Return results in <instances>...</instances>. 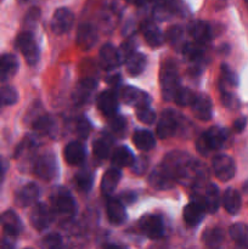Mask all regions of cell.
Here are the masks:
<instances>
[{"label": "cell", "mask_w": 248, "mask_h": 249, "mask_svg": "<svg viewBox=\"0 0 248 249\" xmlns=\"http://www.w3.org/2000/svg\"><path fill=\"white\" fill-rule=\"evenodd\" d=\"M107 218L112 225H122L126 219V212L123 203L111 198L107 202Z\"/></svg>", "instance_id": "obj_21"}, {"label": "cell", "mask_w": 248, "mask_h": 249, "mask_svg": "<svg viewBox=\"0 0 248 249\" xmlns=\"http://www.w3.org/2000/svg\"><path fill=\"white\" fill-rule=\"evenodd\" d=\"M121 172L118 168H109L105 175L102 177L101 181V191L105 196H109L113 194L114 190L118 186V182L121 180Z\"/></svg>", "instance_id": "obj_25"}, {"label": "cell", "mask_w": 248, "mask_h": 249, "mask_svg": "<svg viewBox=\"0 0 248 249\" xmlns=\"http://www.w3.org/2000/svg\"><path fill=\"white\" fill-rule=\"evenodd\" d=\"M74 22V16L72 11L66 7H60L53 14V19H51V29L55 34H63L70 31Z\"/></svg>", "instance_id": "obj_9"}, {"label": "cell", "mask_w": 248, "mask_h": 249, "mask_svg": "<svg viewBox=\"0 0 248 249\" xmlns=\"http://www.w3.org/2000/svg\"><path fill=\"white\" fill-rule=\"evenodd\" d=\"M96 41V32L90 24H82L78 31L77 43L83 49H90Z\"/></svg>", "instance_id": "obj_30"}, {"label": "cell", "mask_w": 248, "mask_h": 249, "mask_svg": "<svg viewBox=\"0 0 248 249\" xmlns=\"http://www.w3.org/2000/svg\"><path fill=\"white\" fill-rule=\"evenodd\" d=\"M141 31H142L146 43L152 48H158L164 41V34L152 22H143Z\"/></svg>", "instance_id": "obj_20"}, {"label": "cell", "mask_w": 248, "mask_h": 249, "mask_svg": "<svg viewBox=\"0 0 248 249\" xmlns=\"http://www.w3.org/2000/svg\"><path fill=\"white\" fill-rule=\"evenodd\" d=\"M53 219V212L44 203H38L36 206H34L31 212V215H29L31 225L38 231H43L45 229H48L50 226Z\"/></svg>", "instance_id": "obj_7"}, {"label": "cell", "mask_w": 248, "mask_h": 249, "mask_svg": "<svg viewBox=\"0 0 248 249\" xmlns=\"http://www.w3.org/2000/svg\"><path fill=\"white\" fill-rule=\"evenodd\" d=\"M62 240H61V236L57 233H51L48 235L43 240V246L46 248H56L61 245Z\"/></svg>", "instance_id": "obj_43"}, {"label": "cell", "mask_w": 248, "mask_h": 249, "mask_svg": "<svg viewBox=\"0 0 248 249\" xmlns=\"http://www.w3.org/2000/svg\"><path fill=\"white\" fill-rule=\"evenodd\" d=\"M18 100V94L10 85L0 87V106H11Z\"/></svg>", "instance_id": "obj_34"}, {"label": "cell", "mask_w": 248, "mask_h": 249, "mask_svg": "<svg viewBox=\"0 0 248 249\" xmlns=\"http://www.w3.org/2000/svg\"><path fill=\"white\" fill-rule=\"evenodd\" d=\"M107 82H108V84L112 85V87H113V85L114 87H117L119 83V75H114V77L108 78V79H107Z\"/></svg>", "instance_id": "obj_48"}, {"label": "cell", "mask_w": 248, "mask_h": 249, "mask_svg": "<svg viewBox=\"0 0 248 249\" xmlns=\"http://www.w3.org/2000/svg\"><path fill=\"white\" fill-rule=\"evenodd\" d=\"M0 225L4 229V232L17 237L22 231V223L18 215L12 211H6L0 215Z\"/></svg>", "instance_id": "obj_18"}, {"label": "cell", "mask_w": 248, "mask_h": 249, "mask_svg": "<svg viewBox=\"0 0 248 249\" xmlns=\"http://www.w3.org/2000/svg\"><path fill=\"white\" fill-rule=\"evenodd\" d=\"M96 89V82L92 79H85L83 82L79 83L78 88L75 89L74 95H73V99L77 102L78 105H82L84 102L88 101V99L90 97L91 92Z\"/></svg>", "instance_id": "obj_28"}, {"label": "cell", "mask_w": 248, "mask_h": 249, "mask_svg": "<svg viewBox=\"0 0 248 249\" xmlns=\"http://www.w3.org/2000/svg\"><path fill=\"white\" fill-rule=\"evenodd\" d=\"M203 241L207 246L209 247H218L221 242H223V231L218 228L208 229L206 232L203 233Z\"/></svg>", "instance_id": "obj_35"}, {"label": "cell", "mask_w": 248, "mask_h": 249, "mask_svg": "<svg viewBox=\"0 0 248 249\" xmlns=\"http://www.w3.org/2000/svg\"><path fill=\"white\" fill-rule=\"evenodd\" d=\"M51 126H53V121H51L50 117H48V116L39 117V118L36 119L33 124V128L41 134L49 133L51 129Z\"/></svg>", "instance_id": "obj_39"}, {"label": "cell", "mask_w": 248, "mask_h": 249, "mask_svg": "<svg viewBox=\"0 0 248 249\" xmlns=\"http://www.w3.org/2000/svg\"><path fill=\"white\" fill-rule=\"evenodd\" d=\"M5 168H6V165H5V160H2L1 157H0V178H1L2 175H4Z\"/></svg>", "instance_id": "obj_49"}, {"label": "cell", "mask_w": 248, "mask_h": 249, "mask_svg": "<svg viewBox=\"0 0 248 249\" xmlns=\"http://www.w3.org/2000/svg\"><path fill=\"white\" fill-rule=\"evenodd\" d=\"M121 97L126 105H129V106H135L136 108L150 104V97H148V95L146 92L139 90L138 88L134 87L123 88Z\"/></svg>", "instance_id": "obj_14"}, {"label": "cell", "mask_w": 248, "mask_h": 249, "mask_svg": "<svg viewBox=\"0 0 248 249\" xmlns=\"http://www.w3.org/2000/svg\"><path fill=\"white\" fill-rule=\"evenodd\" d=\"M245 2H246V5H247V7H248V0H245Z\"/></svg>", "instance_id": "obj_51"}, {"label": "cell", "mask_w": 248, "mask_h": 249, "mask_svg": "<svg viewBox=\"0 0 248 249\" xmlns=\"http://www.w3.org/2000/svg\"><path fill=\"white\" fill-rule=\"evenodd\" d=\"M140 229L147 237L152 238V240H158L164 233L162 218L159 215H155V214L142 216L140 220Z\"/></svg>", "instance_id": "obj_8"}, {"label": "cell", "mask_w": 248, "mask_h": 249, "mask_svg": "<svg viewBox=\"0 0 248 249\" xmlns=\"http://www.w3.org/2000/svg\"><path fill=\"white\" fill-rule=\"evenodd\" d=\"M213 170L215 177L220 181H229L235 177V162L226 155H219L213 160Z\"/></svg>", "instance_id": "obj_6"}, {"label": "cell", "mask_w": 248, "mask_h": 249, "mask_svg": "<svg viewBox=\"0 0 248 249\" xmlns=\"http://www.w3.org/2000/svg\"><path fill=\"white\" fill-rule=\"evenodd\" d=\"M100 62L106 71H112L122 63L121 53L118 49L111 44H106L100 50Z\"/></svg>", "instance_id": "obj_12"}, {"label": "cell", "mask_w": 248, "mask_h": 249, "mask_svg": "<svg viewBox=\"0 0 248 249\" xmlns=\"http://www.w3.org/2000/svg\"><path fill=\"white\" fill-rule=\"evenodd\" d=\"M195 96L196 95L191 91L190 89L187 88H179L175 92V96H174V101L177 102L179 106H191L192 101L195 100Z\"/></svg>", "instance_id": "obj_36"}, {"label": "cell", "mask_w": 248, "mask_h": 249, "mask_svg": "<svg viewBox=\"0 0 248 249\" xmlns=\"http://www.w3.org/2000/svg\"><path fill=\"white\" fill-rule=\"evenodd\" d=\"M195 116L201 121H209L213 116L212 100L207 95H196L191 104Z\"/></svg>", "instance_id": "obj_13"}, {"label": "cell", "mask_w": 248, "mask_h": 249, "mask_svg": "<svg viewBox=\"0 0 248 249\" xmlns=\"http://www.w3.org/2000/svg\"><path fill=\"white\" fill-rule=\"evenodd\" d=\"M201 44L198 43H195V44H186L184 48V53L190 60L195 61L197 58H199L202 56V49H201Z\"/></svg>", "instance_id": "obj_40"}, {"label": "cell", "mask_w": 248, "mask_h": 249, "mask_svg": "<svg viewBox=\"0 0 248 249\" xmlns=\"http://www.w3.org/2000/svg\"><path fill=\"white\" fill-rule=\"evenodd\" d=\"M90 129H91V126H90L89 122H88L87 119L85 118L79 119V122H78L77 124V131H78V135H79L80 138L83 139L88 138V135H89L90 133Z\"/></svg>", "instance_id": "obj_44"}, {"label": "cell", "mask_w": 248, "mask_h": 249, "mask_svg": "<svg viewBox=\"0 0 248 249\" xmlns=\"http://www.w3.org/2000/svg\"><path fill=\"white\" fill-rule=\"evenodd\" d=\"M179 88V74H177V66L173 61H167L162 66L160 71V89H162L163 97L167 101L174 100L175 92Z\"/></svg>", "instance_id": "obj_1"}, {"label": "cell", "mask_w": 248, "mask_h": 249, "mask_svg": "<svg viewBox=\"0 0 248 249\" xmlns=\"http://www.w3.org/2000/svg\"><path fill=\"white\" fill-rule=\"evenodd\" d=\"M65 158L68 164L79 165L85 160V148L78 141H72L65 148Z\"/></svg>", "instance_id": "obj_24"}, {"label": "cell", "mask_w": 248, "mask_h": 249, "mask_svg": "<svg viewBox=\"0 0 248 249\" xmlns=\"http://www.w3.org/2000/svg\"><path fill=\"white\" fill-rule=\"evenodd\" d=\"M189 32L191 34L192 38L195 39V41L201 45H204L206 43H208L212 38V31L211 27L208 23L203 21H195L190 24Z\"/></svg>", "instance_id": "obj_22"}, {"label": "cell", "mask_w": 248, "mask_h": 249, "mask_svg": "<svg viewBox=\"0 0 248 249\" xmlns=\"http://www.w3.org/2000/svg\"><path fill=\"white\" fill-rule=\"evenodd\" d=\"M246 125H247V119L245 117H241V118L236 119L235 123H233V129H235L237 133H242L245 130Z\"/></svg>", "instance_id": "obj_46"}, {"label": "cell", "mask_w": 248, "mask_h": 249, "mask_svg": "<svg viewBox=\"0 0 248 249\" xmlns=\"http://www.w3.org/2000/svg\"><path fill=\"white\" fill-rule=\"evenodd\" d=\"M112 150V140L108 136H102L94 142V155L100 160L108 157Z\"/></svg>", "instance_id": "obj_33"}, {"label": "cell", "mask_w": 248, "mask_h": 249, "mask_svg": "<svg viewBox=\"0 0 248 249\" xmlns=\"http://www.w3.org/2000/svg\"><path fill=\"white\" fill-rule=\"evenodd\" d=\"M126 63V71L130 75L136 77L140 74L146 66V56L141 53H135L134 51L130 56L125 60Z\"/></svg>", "instance_id": "obj_29"}, {"label": "cell", "mask_w": 248, "mask_h": 249, "mask_svg": "<svg viewBox=\"0 0 248 249\" xmlns=\"http://www.w3.org/2000/svg\"><path fill=\"white\" fill-rule=\"evenodd\" d=\"M136 116L140 122L145 124H152L156 121V113L153 109L150 108L148 105L146 106H141L136 108Z\"/></svg>", "instance_id": "obj_37"}, {"label": "cell", "mask_w": 248, "mask_h": 249, "mask_svg": "<svg viewBox=\"0 0 248 249\" xmlns=\"http://www.w3.org/2000/svg\"><path fill=\"white\" fill-rule=\"evenodd\" d=\"M34 174L44 181H50L57 175V162L51 153L40 156L34 164Z\"/></svg>", "instance_id": "obj_4"}, {"label": "cell", "mask_w": 248, "mask_h": 249, "mask_svg": "<svg viewBox=\"0 0 248 249\" xmlns=\"http://www.w3.org/2000/svg\"><path fill=\"white\" fill-rule=\"evenodd\" d=\"M39 197V189L35 184H27L16 195V204L19 207H28L35 203Z\"/></svg>", "instance_id": "obj_23"}, {"label": "cell", "mask_w": 248, "mask_h": 249, "mask_svg": "<svg viewBox=\"0 0 248 249\" xmlns=\"http://www.w3.org/2000/svg\"><path fill=\"white\" fill-rule=\"evenodd\" d=\"M128 2H130V4H134V5H139V6H142V5H146L148 4V2H151L152 0H126Z\"/></svg>", "instance_id": "obj_47"}, {"label": "cell", "mask_w": 248, "mask_h": 249, "mask_svg": "<svg viewBox=\"0 0 248 249\" xmlns=\"http://www.w3.org/2000/svg\"><path fill=\"white\" fill-rule=\"evenodd\" d=\"M18 70V60L12 53H4L0 57V82H6Z\"/></svg>", "instance_id": "obj_19"}, {"label": "cell", "mask_w": 248, "mask_h": 249, "mask_svg": "<svg viewBox=\"0 0 248 249\" xmlns=\"http://www.w3.org/2000/svg\"><path fill=\"white\" fill-rule=\"evenodd\" d=\"M111 118V128L113 129L114 131H121L123 130L124 126H125V119L123 118V117H119V116H112L109 117Z\"/></svg>", "instance_id": "obj_45"}, {"label": "cell", "mask_w": 248, "mask_h": 249, "mask_svg": "<svg viewBox=\"0 0 248 249\" xmlns=\"http://www.w3.org/2000/svg\"><path fill=\"white\" fill-rule=\"evenodd\" d=\"M173 181H175L174 177L163 164L156 168L150 177V184L159 190L170 189L173 186Z\"/></svg>", "instance_id": "obj_16"}, {"label": "cell", "mask_w": 248, "mask_h": 249, "mask_svg": "<svg viewBox=\"0 0 248 249\" xmlns=\"http://www.w3.org/2000/svg\"><path fill=\"white\" fill-rule=\"evenodd\" d=\"M97 107L107 117H112L118 109V100L113 90H105L97 97Z\"/></svg>", "instance_id": "obj_15"}, {"label": "cell", "mask_w": 248, "mask_h": 249, "mask_svg": "<svg viewBox=\"0 0 248 249\" xmlns=\"http://www.w3.org/2000/svg\"><path fill=\"white\" fill-rule=\"evenodd\" d=\"M133 141L136 148L140 151H150L155 147V136L148 130H138L133 136Z\"/></svg>", "instance_id": "obj_31"}, {"label": "cell", "mask_w": 248, "mask_h": 249, "mask_svg": "<svg viewBox=\"0 0 248 249\" xmlns=\"http://www.w3.org/2000/svg\"><path fill=\"white\" fill-rule=\"evenodd\" d=\"M241 204H242V199L238 191L230 187L224 192L223 206L229 214H232V215L237 214L241 209Z\"/></svg>", "instance_id": "obj_26"}, {"label": "cell", "mask_w": 248, "mask_h": 249, "mask_svg": "<svg viewBox=\"0 0 248 249\" xmlns=\"http://www.w3.org/2000/svg\"><path fill=\"white\" fill-rule=\"evenodd\" d=\"M204 214H206V208L203 207V204L197 199H194L184 209L185 223L189 226L198 225L202 219L204 218Z\"/></svg>", "instance_id": "obj_17"}, {"label": "cell", "mask_w": 248, "mask_h": 249, "mask_svg": "<svg viewBox=\"0 0 248 249\" xmlns=\"http://www.w3.org/2000/svg\"><path fill=\"white\" fill-rule=\"evenodd\" d=\"M230 236L240 247L248 248V226L245 224H235L230 228Z\"/></svg>", "instance_id": "obj_32"}, {"label": "cell", "mask_w": 248, "mask_h": 249, "mask_svg": "<svg viewBox=\"0 0 248 249\" xmlns=\"http://www.w3.org/2000/svg\"><path fill=\"white\" fill-rule=\"evenodd\" d=\"M19 1H27V0H19Z\"/></svg>", "instance_id": "obj_52"}, {"label": "cell", "mask_w": 248, "mask_h": 249, "mask_svg": "<svg viewBox=\"0 0 248 249\" xmlns=\"http://www.w3.org/2000/svg\"><path fill=\"white\" fill-rule=\"evenodd\" d=\"M225 140L226 131L219 126H212L197 140V151L201 155L206 156L211 151H216L223 147Z\"/></svg>", "instance_id": "obj_2"}, {"label": "cell", "mask_w": 248, "mask_h": 249, "mask_svg": "<svg viewBox=\"0 0 248 249\" xmlns=\"http://www.w3.org/2000/svg\"><path fill=\"white\" fill-rule=\"evenodd\" d=\"M16 43L27 62L31 66L35 65L39 61V48L34 40L33 34L29 33V32H22L17 36Z\"/></svg>", "instance_id": "obj_5"}, {"label": "cell", "mask_w": 248, "mask_h": 249, "mask_svg": "<svg viewBox=\"0 0 248 249\" xmlns=\"http://www.w3.org/2000/svg\"><path fill=\"white\" fill-rule=\"evenodd\" d=\"M177 126V116L172 109H165L157 124V135L160 139H168L175 133Z\"/></svg>", "instance_id": "obj_11"}, {"label": "cell", "mask_w": 248, "mask_h": 249, "mask_svg": "<svg viewBox=\"0 0 248 249\" xmlns=\"http://www.w3.org/2000/svg\"><path fill=\"white\" fill-rule=\"evenodd\" d=\"M221 74H223V80L228 83V84L232 85V87H236V85L238 84V79L236 73L233 72L228 65H225V63L221 66Z\"/></svg>", "instance_id": "obj_41"}, {"label": "cell", "mask_w": 248, "mask_h": 249, "mask_svg": "<svg viewBox=\"0 0 248 249\" xmlns=\"http://www.w3.org/2000/svg\"><path fill=\"white\" fill-rule=\"evenodd\" d=\"M182 34H184V32H182V29L180 28L179 26L170 27V28L167 31V33H165V39H167L170 44L174 45V44H177V41L181 40Z\"/></svg>", "instance_id": "obj_42"}, {"label": "cell", "mask_w": 248, "mask_h": 249, "mask_svg": "<svg viewBox=\"0 0 248 249\" xmlns=\"http://www.w3.org/2000/svg\"><path fill=\"white\" fill-rule=\"evenodd\" d=\"M53 208L58 215L71 218L75 213V202L72 195L65 189H57L51 196Z\"/></svg>", "instance_id": "obj_3"}, {"label": "cell", "mask_w": 248, "mask_h": 249, "mask_svg": "<svg viewBox=\"0 0 248 249\" xmlns=\"http://www.w3.org/2000/svg\"><path fill=\"white\" fill-rule=\"evenodd\" d=\"M134 162H135L134 155L125 146H119V147H117L114 150L113 155H112V163L117 168L131 167L134 164Z\"/></svg>", "instance_id": "obj_27"}, {"label": "cell", "mask_w": 248, "mask_h": 249, "mask_svg": "<svg viewBox=\"0 0 248 249\" xmlns=\"http://www.w3.org/2000/svg\"><path fill=\"white\" fill-rule=\"evenodd\" d=\"M195 199L201 202L203 207L206 208V212L208 213H215L218 211L219 206H220V195H219V190L215 185L209 184L204 189L203 196H196Z\"/></svg>", "instance_id": "obj_10"}, {"label": "cell", "mask_w": 248, "mask_h": 249, "mask_svg": "<svg viewBox=\"0 0 248 249\" xmlns=\"http://www.w3.org/2000/svg\"><path fill=\"white\" fill-rule=\"evenodd\" d=\"M75 181H77V185L79 186L80 190L89 191L92 186V175L87 170H82L75 177Z\"/></svg>", "instance_id": "obj_38"}, {"label": "cell", "mask_w": 248, "mask_h": 249, "mask_svg": "<svg viewBox=\"0 0 248 249\" xmlns=\"http://www.w3.org/2000/svg\"><path fill=\"white\" fill-rule=\"evenodd\" d=\"M243 190H245V192H247V194H248V181L246 182L245 186H243Z\"/></svg>", "instance_id": "obj_50"}]
</instances>
